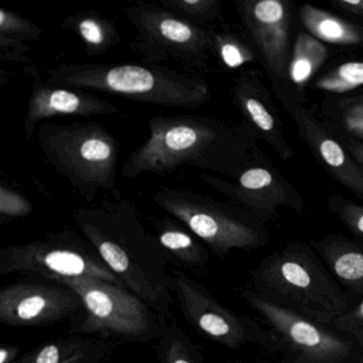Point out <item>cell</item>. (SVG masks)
I'll return each mask as SVG.
<instances>
[{
  "mask_svg": "<svg viewBox=\"0 0 363 363\" xmlns=\"http://www.w3.org/2000/svg\"><path fill=\"white\" fill-rule=\"evenodd\" d=\"M73 218L125 286L163 318H171L169 255L146 228L137 205L124 199L89 203L76 208Z\"/></svg>",
  "mask_w": 363,
  "mask_h": 363,
  "instance_id": "6da1fadb",
  "label": "cell"
},
{
  "mask_svg": "<svg viewBox=\"0 0 363 363\" xmlns=\"http://www.w3.org/2000/svg\"><path fill=\"white\" fill-rule=\"evenodd\" d=\"M147 126V140L125 161L123 177L165 175L182 167L233 171L235 137L222 123L207 116L179 114L152 116Z\"/></svg>",
  "mask_w": 363,
  "mask_h": 363,
  "instance_id": "7a4b0ae2",
  "label": "cell"
},
{
  "mask_svg": "<svg viewBox=\"0 0 363 363\" xmlns=\"http://www.w3.org/2000/svg\"><path fill=\"white\" fill-rule=\"evenodd\" d=\"M48 82L182 109H196L211 97L209 84L199 74L147 63H63L50 69Z\"/></svg>",
  "mask_w": 363,
  "mask_h": 363,
  "instance_id": "3957f363",
  "label": "cell"
},
{
  "mask_svg": "<svg viewBox=\"0 0 363 363\" xmlns=\"http://www.w3.org/2000/svg\"><path fill=\"white\" fill-rule=\"evenodd\" d=\"M38 144L46 162L86 203L116 189L120 144L99 123H46L38 131Z\"/></svg>",
  "mask_w": 363,
  "mask_h": 363,
  "instance_id": "277c9868",
  "label": "cell"
},
{
  "mask_svg": "<svg viewBox=\"0 0 363 363\" xmlns=\"http://www.w3.org/2000/svg\"><path fill=\"white\" fill-rule=\"evenodd\" d=\"M50 281L73 289L84 303L72 330L78 333H103L124 341L158 340L165 318L143 299L124 286L92 277L52 278Z\"/></svg>",
  "mask_w": 363,
  "mask_h": 363,
  "instance_id": "5b68a950",
  "label": "cell"
},
{
  "mask_svg": "<svg viewBox=\"0 0 363 363\" xmlns=\"http://www.w3.org/2000/svg\"><path fill=\"white\" fill-rule=\"evenodd\" d=\"M31 273L45 279L92 277L125 286L108 267L94 246L74 229L50 233L28 243L0 250V276Z\"/></svg>",
  "mask_w": 363,
  "mask_h": 363,
  "instance_id": "8992f818",
  "label": "cell"
},
{
  "mask_svg": "<svg viewBox=\"0 0 363 363\" xmlns=\"http://www.w3.org/2000/svg\"><path fill=\"white\" fill-rule=\"evenodd\" d=\"M135 30L131 48L147 65L173 62L192 69L207 65L213 54V29L186 22L169 10L137 3L124 10Z\"/></svg>",
  "mask_w": 363,
  "mask_h": 363,
  "instance_id": "52a82bcc",
  "label": "cell"
},
{
  "mask_svg": "<svg viewBox=\"0 0 363 363\" xmlns=\"http://www.w3.org/2000/svg\"><path fill=\"white\" fill-rule=\"evenodd\" d=\"M152 199L167 216L184 225L216 254L250 247L258 242L256 231L237 212L207 195L162 186L154 193Z\"/></svg>",
  "mask_w": 363,
  "mask_h": 363,
  "instance_id": "ba28073f",
  "label": "cell"
},
{
  "mask_svg": "<svg viewBox=\"0 0 363 363\" xmlns=\"http://www.w3.org/2000/svg\"><path fill=\"white\" fill-rule=\"evenodd\" d=\"M82 297L63 284H8L0 290V322L10 327H37L75 318Z\"/></svg>",
  "mask_w": 363,
  "mask_h": 363,
  "instance_id": "9c48e42d",
  "label": "cell"
},
{
  "mask_svg": "<svg viewBox=\"0 0 363 363\" xmlns=\"http://www.w3.org/2000/svg\"><path fill=\"white\" fill-rule=\"evenodd\" d=\"M169 288L182 315L195 330L225 345L241 341L242 328L230 312L225 310L209 291L180 269L169 273Z\"/></svg>",
  "mask_w": 363,
  "mask_h": 363,
  "instance_id": "30bf717a",
  "label": "cell"
},
{
  "mask_svg": "<svg viewBox=\"0 0 363 363\" xmlns=\"http://www.w3.org/2000/svg\"><path fill=\"white\" fill-rule=\"evenodd\" d=\"M118 113H120V110L116 106L86 91L65 88L50 82H39L33 86L29 96L24 120L25 135L30 139L39 123L57 116H94Z\"/></svg>",
  "mask_w": 363,
  "mask_h": 363,
  "instance_id": "8fae6325",
  "label": "cell"
},
{
  "mask_svg": "<svg viewBox=\"0 0 363 363\" xmlns=\"http://www.w3.org/2000/svg\"><path fill=\"white\" fill-rule=\"evenodd\" d=\"M240 12L269 69L284 77L291 60L286 5L280 0L246 1L240 5Z\"/></svg>",
  "mask_w": 363,
  "mask_h": 363,
  "instance_id": "7c38bea8",
  "label": "cell"
},
{
  "mask_svg": "<svg viewBox=\"0 0 363 363\" xmlns=\"http://www.w3.org/2000/svg\"><path fill=\"white\" fill-rule=\"evenodd\" d=\"M157 240L169 256L186 267L201 269L209 261V254L201 240L182 223L169 216L154 220Z\"/></svg>",
  "mask_w": 363,
  "mask_h": 363,
  "instance_id": "4fadbf2b",
  "label": "cell"
},
{
  "mask_svg": "<svg viewBox=\"0 0 363 363\" xmlns=\"http://www.w3.org/2000/svg\"><path fill=\"white\" fill-rule=\"evenodd\" d=\"M61 28L75 33L89 56L105 54L122 42L116 23L93 10L67 16Z\"/></svg>",
  "mask_w": 363,
  "mask_h": 363,
  "instance_id": "5bb4252c",
  "label": "cell"
},
{
  "mask_svg": "<svg viewBox=\"0 0 363 363\" xmlns=\"http://www.w3.org/2000/svg\"><path fill=\"white\" fill-rule=\"evenodd\" d=\"M305 131L320 158L341 182L354 192L363 195V172L344 152L335 140L330 139L316 125L305 120Z\"/></svg>",
  "mask_w": 363,
  "mask_h": 363,
  "instance_id": "9a60e30c",
  "label": "cell"
},
{
  "mask_svg": "<svg viewBox=\"0 0 363 363\" xmlns=\"http://www.w3.org/2000/svg\"><path fill=\"white\" fill-rule=\"evenodd\" d=\"M254 305L257 309L262 311L272 322L279 328L284 335H288L297 345L303 346L308 350H333L337 345V342L323 335L313 325L301 318H296L291 313L269 305L263 301L254 299Z\"/></svg>",
  "mask_w": 363,
  "mask_h": 363,
  "instance_id": "2e32d148",
  "label": "cell"
},
{
  "mask_svg": "<svg viewBox=\"0 0 363 363\" xmlns=\"http://www.w3.org/2000/svg\"><path fill=\"white\" fill-rule=\"evenodd\" d=\"M299 12L303 26L318 41L347 46L363 40V33L357 27L328 12L310 5H303Z\"/></svg>",
  "mask_w": 363,
  "mask_h": 363,
  "instance_id": "e0dca14e",
  "label": "cell"
},
{
  "mask_svg": "<svg viewBox=\"0 0 363 363\" xmlns=\"http://www.w3.org/2000/svg\"><path fill=\"white\" fill-rule=\"evenodd\" d=\"M328 50L311 35L301 33L295 41L288 75L295 86L303 88L326 60Z\"/></svg>",
  "mask_w": 363,
  "mask_h": 363,
  "instance_id": "ac0fdd59",
  "label": "cell"
},
{
  "mask_svg": "<svg viewBox=\"0 0 363 363\" xmlns=\"http://www.w3.org/2000/svg\"><path fill=\"white\" fill-rule=\"evenodd\" d=\"M160 363H205L203 354L173 318H167L157 340Z\"/></svg>",
  "mask_w": 363,
  "mask_h": 363,
  "instance_id": "d6986e66",
  "label": "cell"
},
{
  "mask_svg": "<svg viewBox=\"0 0 363 363\" xmlns=\"http://www.w3.org/2000/svg\"><path fill=\"white\" fill-rule=\"evenodd\" d=\"M99 339L61 337L42 344L16 363H74L82 358Z\"/></svg>",
  "mask_w": 363,
  "mask_h": 363,
  "instance_id": "ffe728a7",
  "label": "cell"
},
{
  "mask_svg": "<svg viewBox=\"0 0 363 363\" xmlns=\"http://www.w3.org/2000/svg\"><path fill=\"white\" fill-rule=\"evenodd\" d=\"M161 7L169 10L186 22L208 28L207 25L220 18V0H160Z\"/></svg>",
  "mask_w": 363,
  "mask_h": 363,
  "instance_id": "44dd1931",
  "label": "cell"
},
{
  "mask_svg": "<svg viewBox=\"0 0 363 363\" xmlns=\"http://www.w3.org/2000/svg\"><path fill=\"white\" fill-rule=\"evenodd\" d=\"M361 86H363V62L344 63L316 82V88L337 94Z\"/></svg>",
  "mask_w": 363,
  "mask_h": 363,
  "instance_id": "7402d4cb",
  "label": "cell"
},
{
  "mask_svg": "<svg viewBox=\"0 0 363 363\" xmlns=\"http://www.w3.org/2000/svg\"><path fill=\"white\" fill-rule=\"evenodd\" d=\"M213 54L228 69H239L254 61L252 52L235 35L227 33L214 31Z\"/></svg>",
  "mask_w": 363,
  "mask_h": 363,
  "instance_id": "603a6c76",
  "label": "cell"
},
{
  "mask_svg": "<svg viewBox=\"0 0 363 363\" xmlns=\"http://www.w3.org/2000/svg\"><path fill=\"white\" fill-rule=\"evenodd\" d=\"M235 101L242 111L263 133H269L275 129V120L271 112L263 105L260 99L254 96L250 86L245 82H239L235 89Z\"/></svg>",
  "mask_w": 363,
  "mask_h": 363,
  "instance_id": "cb8c5ba5",
  "label": "cell"
},
{
  "mask_svg": "<svg viewBox=\"0 0 363 363\" xmlns=\"http://www.w3.org/2000/svg\"><path fill=\"white\" fill-rule=\"evenodd\" d=\"M0 35L16 41L31 43L43 37V29L11 10L0 9Z\"/></svg>",
  "mask_w": 363,
  "mask_h": 363,
  "instance_id": "d4e9b609",
  "label": "cell"
},
{
  "mask_svg": "<svg viewBox=\"0 0 363 363\" xmlns=\"http://www.w3.org/2000/svg\"><path fill=\"white\" fill-rule=\"evenodd\" d=\"M33 203L25 195L10 186H0V216L4 220L25 218L33 213Z\"/></svg>",
  "mask_w": 363,
  "mask_h": 363,
  "instance_id": "484cf974",
  "label": "cell"
},
{
  "mask_svg": "<svg viewBox=\"0 0 363 363\" xmlns=\"http://www.w3.org/2000/svg\"><path fill=\"white\" fill-rule=\"evenodd\" d=\"M335 271L340 277L346 280L363 277V254L350 252L342 255L335 261Z\"/></svg>",
  "mask_w": 363,
  "mask_h": 363,
  "instance_id": "4316f807",
  "label": "cell"
},
{
  "mask_svg": "<svg viewBox=\"0 0 363 363\" xmlns=\"http://www.w3.org/2000/svg\"><path fill=\"white\" fill-rule=\"evenodd\" d=\"M31 50V45L16 40L0 35V52L6 61H24L25 56Z\"/></svg>",
  "mask_w": 363,
  "mask_h": 363,
  "instance_id": "83f0119b",
  "label": "cell"
},
{
  "mask_svg": "<svg viewBox=\"0 0 363 363\" xmlns=\"http://www.w3.org/2000/svg\"><path fill=\"white\" fill-rule=\"evenodd\" d=\"M281 274L289 284L298 288H307L311 284L309 274L306 271L305 267H301L298 263L292 262V261L284 263L281 267Z\"/></svg>",
  "mask_w": 363,
  "mask_h": 363,
  "instance_id": "f1b7e54d",
  "label": "cell"
},
{
  "mask_svg": "<svg viewBox=\"0 0 363 363\" xmlns=\"http://www.w3.org/2000/svg\"><path fill=\"white\" fill-rule=\"evenodd\" d=\"M345 128L352 135L363 140V103H356L345 110L343 116Z\"/></svg>",
  "mask_w": 363,
  "mask_h": 363,
  "instance_id": "f546056e",
  "label": "cell"
},
{
  "mask_svg": "<svg viewBox=\"0 0 363 363\" xmlns=\"http://www.w3.org/2000/svg\"><path fill=\"white\" fill-rule=\"evenodd\" d=\"M330 3L342 11L363 18V0H331Z\"/></svg>",
  "mask_w": 363,
  "mask_h": 363,
  "instance_id": "4dcf8cb0",
  "label": "cell"
},
{
  "mask_svg": "<svg viewBox=\"0 0 363 363\" xmlns=\"http://www.w3.org/2000/svg\"><path fill=\"white\" fill-rule=\"evenodd\" d=\"M344 216L352 227L363 235V207L350 206L344 210Z\"/></svg>",
  "mask_w": 363,
  "mask_h": 363,
  "instance_id": "1f68e13d",
  "label": "cell"
},
{
  "mask_svg": "<svg viewBox=\"0 0 363 363\" xmlns=\"http://www.w3.org/2000/svg\"><path fill=\"white\" fill-rule=\"evenodd\" d=\"M20 347L16 345H3L0 348V363H13L20 354Z\"/></svg>",
  "mask_w": 363,
  "mask_h": 363,
  "instance_id": "d6a6232c",
  "label": "cell"
},
{
  "mask_svg": "<svg viewBox=\"0 0 363 363\" xmlns=\"http://www.w3.org/2000/svg\"><path fill=\"white\" fill-rule=\"evenodd\" d=\"M108 343V341H101V340H97L96 343H95V345L93 346L92 348H91L90 350H89L86 354H84V356L82 357V358L78 359V360H76L74 363H88L89 361L92 359V357L94 356L95 354H96L97 352H99V350H101V348L104 347V346L106 345V344Z\"/></svg>",
  "mask_w": 363,
  "mask_h": 363,
  "instance_id": "836d02e7",
  "label": "cell"
},
{
  "mask_svg": "<svg viewBox=\"0 0 363 363\" xmlns=\"http://www.w3.org/2000/svg\"><path fill=\"white\" fill-rule=\"evenodd\" d=\"M350 152L354 155V158L359 161L361 165L363 167V145L360 143H357V142H352L350 145Z\"/></svg>",
  "mask_w": 363,
  "mask_h": 363,
  "instance_id": "e575fe53",
  "label": "cell"
},
{
  "mask_svg": "<svg viewBox=\"0 0 363 363\" xmlns=\"http://www.w3.org/2000/svg\"><path fill=\"white\" fill-rule=\"evenodd\" d=\"M359 314H360L361 316H363V301L362 303H361L360 307H359Z\"/></svg>",
  "mask_w": 363,
  "mask_h": 363,
  "instance_id": "d590c367",
  "label": "cell"
},
{
  "mask_svg": "<svg viewBox=\"0 0 363 363\" xmlns=\"http://www.w3.org/2000/svg\"><path fill=\"white\" fill-rule=\"evenodd\" d=\"M356 103H363V97H359V99H354Z\"/></svg>",
  "mask_w": 363,
  "mask_h": 363,
  "instance_id": "8d00e7d4",
  "label": "cell"
}]
</instances>
